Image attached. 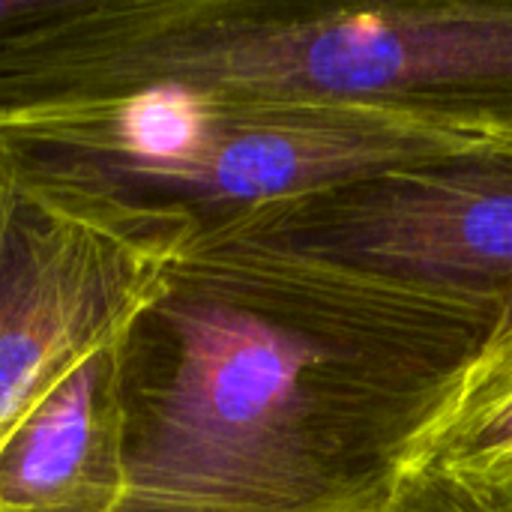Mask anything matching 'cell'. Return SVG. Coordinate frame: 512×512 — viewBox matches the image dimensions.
I'll use <instances>...</instances> for the list:
<instances>
[{"label": "cell", "instance_id": "cell-2", "mask_svg": "<svg viewBox=\"0 0 512 512\" xmlns=\"http://www.w3.org/2000/svg\"><path fill=\"white\" fill-rule=\"evenodd\" d=\"M156 87L512 132V0H78L0 45V117Z\"/></svg>", "mask_w": 512, "mask_h": 512}, {"label": "cell", "instance_id": "cell-1", "mask_svg": "<svg viewBox=\"0 0 512 512\" xmlns=\"http://www.w3.org/2000/svg\"><path fill=\"white\" fill-rule=\"evenodd\" d=\"M504 318L255 234H195L117 339L114 512L375 510Z\"/></svg>", "mask_w": 512, "mask_h": 512}, {"label": "cell", "instance_id": "cell-6", "mask_svg": "<svg viewBox=\"0 0 512 512\" xmlns=\"http://www.w3.org/2000/svg\"><path fill=\"white\" fill-rule=\"evenodd\" d=\"M123 492L117 342L60 378L0 441V512H114Z\"/></svg>", "mask_w": 512, "mask_h": 512}, {"label": "cell", "instance_id": "cell-9", "mask_svg": "<svg viewBox=\"0 0 512 512\" xmlns=\"http://www.w3.org/2000/svg\"><path fill=\"white\" fill-rule=\"evenodd\" d=\"M75 3L78 0H0V45L63 18Z\"/></svg>", "mask_w": 512, "mask_h": 512}, {"label": "cell", "instance_id": "cell-8", "mask_svg": "<svg viewBox=\"0 0 512 512\" xmlns=\"http://www.w3.org/2000/svg\"><path fill=\"white\" fill-rule=\"evenodd\" d=\"M369 512H498L477 489L465 480L441 471L417 465L411 468L393 495Z\"/></svg>", "mask_w": 512, "mask_h": 512}, {"label": "cell", "instance_id": "cell-5", "mask_svg": "<svg viewBox=\"0 0 512 512\" xmlns=\"http://www.w3.org/2000/svg\"><path fill=\"white\" fill-rule=\"evenodd\" d=\"M216 231L276 240L393 282L492 300L512 318V144L270 204Z\"/></svg>", "mask_w": 512, "mask_h": 512}, {"label": "cell", "instance_id": "cell-4", "mask_svg": "<svg viewBox=\"0 0 512 512\" xmlns=\"http://www.w3.org/2000/svg\"><path fill=\"white\" fill-rule=\"evenodd\" d=\"M189 225L30 174L0 147V441L159 291Z\"/></svg>", "mask_w": 512, "mask_h": 512}, {"label": "cell", "instance_id": "cell-3", "mask_svg": "<svg viewBox=\"0 0 512 512\" xmlns=\"http://www.w3.org/2000/svg\"><path fill=\"white\" fill-rule=\"evenodd\" d=\"M501 144L512 132L405 108L180 87L0 117V147L21 168L186 222L189 237L270 204Z\"/></svg>", "mask_w": 512, "mask_h": 512}, {"label": "cell", "instance_id": "cell-7", "mask_svg": "<svg viewBox=\"0 0 512 512\" xmlns=\"http://www.w3.org/2000/svg\"><path fill=\"white\" fill-rule=\"evenodd\" d=\"M441 468L512 512V318L465 366L420 438L414 465Z\"/></svg>", "mask_w": 512, "mask_h": 512}]
</instances>
